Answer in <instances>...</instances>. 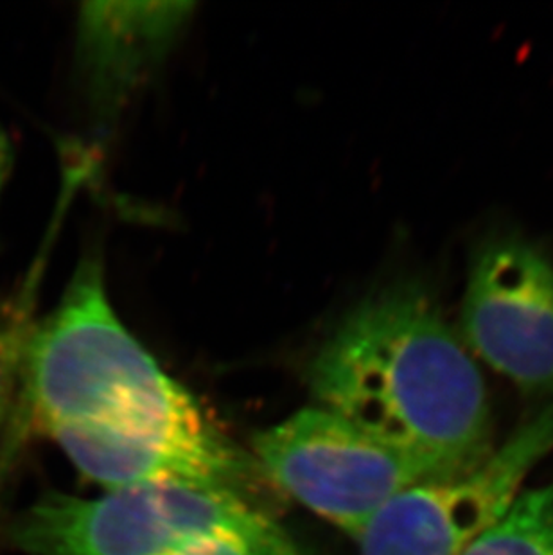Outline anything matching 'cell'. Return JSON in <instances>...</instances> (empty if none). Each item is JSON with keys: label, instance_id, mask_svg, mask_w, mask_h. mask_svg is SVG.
<instances>
[{"label": "cell", "instance_id": "cell-11", "mask_svg": "<svg viewBox=\"0 0 553 555\" xmlns=\"http://www.w3.org/2000/svg\"><path fill=\"white\" fill-rule=\"evenodd\" d=\"M13 164V147H11L10 137L5 133L4 128L0 126V191L4 188L8 175Z\"/></svg>", "mask_w": 553, "mask_h": 555}, {"label": "cell", "instance_id": "cell-8", "mask_svg": "<svg viewBox=\"0 0 553 555\" xmlns=\"http://www.w3.org/2000/svg\"><path fill=\"white\" fill-rule=\"evenodd\" d=\"M189 2H87L78 18V59L89 98L114 116L164 59L188 24Z\"/></svg>", "mask_w": 553, "mask_h": 555}, {"label": "cell", "instance_id": "cell-3", "mask_svg": "<svg viewBox=\"0 0 553 555\" xmlns=\"http://www.w3.org/2000/svg\"><path fill=\"white\" fill-rule=\"evenodd\" d=\"M29 555H194L216 545L250 555H303L254 503L210 489L141 483L83 500L48 496L11 527Z\"/></svg>", "mask_w": 553, "mask_h": 555}, {"label": "cell", "instance_id": "cell-5", "mask_svg": "<svg viewBox=\"0 0 553 555\" xmlns=\"http://www.w3.org/2000/svg\"><path fill=\"white\" fill-rule=\"evenodd\" d=\"M553 450V401L467 472L390 498L358 535L361 555H464L505 516Z\"/></svg>", "mask_w": 553, "mask_h": 555}, {"label": "cell", "instance_id": "cell-7", "mask_svg": "<svg viewBox=\"0 0 553 555\" xmlns=\"http://www.w3.org/2000/svg\"><path fill=\"white\" fill-rule=\"evenodd\" d=\"M48 435L85 477L103 483L108 491L141 483H172L220 491L254 503L252 498L261 496L272 486L256 456L241 450L216 425L150 434L60 426Z\"/></svg>", "mask_w": 553, "mask_h": 555}, {"label": "cell", "instance_id": "cell-6", "mask_svg": "<svg viewBox=\"0 0 553 555\" xmlns=\"http://www.w3.org/2000/svg\"><path fill=\"white\" fill-rule=\"evenodd\" d=\"M460 338L476 362L553 401V262L519 236L484 243L471 261Z\"/></svg>", "mask_w": 553, "mask_h": 555}, {"label": "cell", "instance_id": "cell-9", "mask_svg": "<svg viewBox=\"0 0 553 555\" xmlns=\"http://www.w3.org/2000/svg\"><path fill=\"white\" fill-rule=\"evenodd\" d=\"M464 555H553V480L525 488Z\"/></svg>", "mask_w": 553, "mask_h": 555}, {"label": "cell", "instance_id": "cell-12", "mask_svg": "<svg viewBox=\"0 0 553 555\" xmlns=\"http://www.w3.org/2000/svg\"><path fill=\"white\" fill-rule=\"evenodd\" d=\"M194 555H250L248 552L243 551L241 546L235 545H216L210 546V548H205V551L198 552V554Z\"/></svg>", "mask_w": 553, "mask_h": 555}, {"label": "cell", "instance_id": "cell-2", "mask_svg": "<svg viewBox=\"0 0 553 555\" xmlns=\"http://www.w3.org/2000/svg\"><path fill=\"white\" fill-rule=\"evenodd\" d=\"M213 425L115 314L100 261L85 259L62 302L27 340L5 459L29 435L60 426L146 434Z\"/></svg>", "mask_w": 553, "mask_h": 555}, {"label": "cell", "instance_id": "cell-10", "mask_svg": "<svg viewBox=\"0 0 553 555\" xmlns=\"http://www.w3.org/2000/svg\"><path fill=\"white\" fill-rule=\"evenodd\" d=\"M31 331L33 325L26 327L21 320L0 331V428L10 421L15 406L22 360Z\"/></svg>", "mask_w": 553, "mask_h": 555}, {"label": "cell", "instance_id": "cell-1", "mask_svg": "<svg viewBox=\"0 0 553 555\" xmlns=\"http://www.w3.org/2000/svg\"><path fill=\"white\" fill-rule=\"evenodd\" d=\"M320 403L437 477L467 472L492 450L480 365L434 297L412 284L352 309L309 367Z\"/></svg>", "mask_w": 553, "mask_h": 555}, {"label": "cell", "instance_id": "cell-4", "mask_svg": "<svg viewBox=\"0 0 553 555\" xmlns=\"http://www.w3.org/2000/svg\"><path fill=\"white\" fill-rule=\"evenodd\" d=\"M272 486L358 540L372 516L413 483L439 478L402 451L325 409L300 410L254 439Z\"/></svg>", "mask_w": 553, "mask_h": 555}]
</instances>
